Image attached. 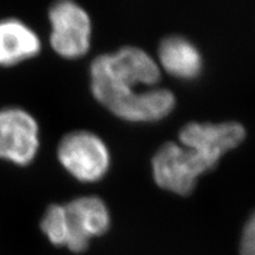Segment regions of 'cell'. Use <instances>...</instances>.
Here are the masks:
<instances>
[{
    "instance_id": "cell-6",
    "label": "cell",
    "mask_w": 255,
    "mask_h": 255,
    "mask_svg": "<svg viewBox=\"0 0 255 255\" xmlns=\"http://www.w3.org/2000/svg\"><path fill=\"white\" fill-rule=\"evenodd\" d=\"M69 218L70 235L66 250L81 254L91 240L103 237L111 227V213L105 201L95 194H82L64 202Z\"/></svg>"
},
{
    "instance_id": "cell-3",
    "label": "cell",
    "mask_w": 255,
    "mask_h": 255,
    "mask_svg": "<svg viewBox=\"0 0 255 255\" xmlns=\"http://www.w3.org/2000/svg\"><path fill=\"white\" fill-rule=\"evenodd\" d=\"M46 44L65 62H78L89 56L94 41L91 14L77 0H53L46 11Z\"/></svg>"
},
{
    "instance_id": "cell-1",
    "label": "cell",
    "mask_w": 255,
    "mask_h": 255,
    "mask_svg": "<svg viewBox=\"0 0 255 255\" xmlns=\"http://www.w3.org/2000/svg\"><path fill=\"white\" fill-rule=\"evenodd\" d=\"M159 79L158 64L136 46L97 55L88 68L91 97L116 119L129 123L157 122L174 110L173 92L151 89Z\"/></svg>"
},
{
    "instance_id": "cell-9",
    "label": "cell",
    "mask_w": 255,
    "mask_h": 255,
    "mask_svg": "<svg viewBox=\"0 0 255 255\" xmlns=\"http://www.w3.org/2000/svg\"><path fill=\"white\" fill-rule=\"evenodd\" d=\"M158 58L169 75L182 81L196 79L203 69L200 50L182 36L164 38L159 44Z\"/></svg>"
},
{
    "instance_id": "cell-4",
    "label": "cell",
    "mask_w": 255,
    "mask_h": 255,
    "mask_svg": "<svg viewBox=\"0 0 255 255\" xmlns=\"http://www.w3.org/2000/svg\"><path fill=\"white\" fill-rule=\"evenodd\" d=\"M43 148L38 117L19 104L0 107V162L25 169L36 163Z\"/></svg>"
},
{
    "instance_id": "cell-2",
    "label": "cell",
    "mask_w": 255,
    "mask_h": 255,
    "mask_svg": "<svg viewBox=\"0 0 255 255\" xmlns=\"http://www.w3.org/2000/svg\"><path fill=\"white\" fill-rule=\"evenodd\" d=\"M55 157L66 176L82 186L102 182L113 162L103 137L85 128L64 132L56 144Z\"/></svg>"
},
{
    "instance_id": "cell-10",
    "label": "cell",
    "mask_w": 255,
    "mask_h": 255,
    "mask_svg": "<svg viewBox=\"0 0 255 255\" xmlns=\"http://www.w3.org/2000/svg\"><path fill=\"white\" fill-rule=\"evenodd\" d=\"M43 235L52 246L66 248L70 235L69 218L64 202H53L44 209L39 221Z\"/></svg>"
},
{
    "instance_id": "cell-7",
    "label": "cell",
    "mask_w": 255,
    "mask_h": 255,
    "mask_svg": "<svg viewBox=\"0 0 255 255\" xmlns=\"http://www.w3.org/2000/svg\"><path fill=\"white\" fill-rule=\"evenodd\" d=\"M43 37L15 15L0 18V69H14L37 59L44 51Z\"/></svg>"
},
{
    "instance_id": "cell-5",
    "label": "cell",
    "mask_w": 255,
    "mask_h": 255,
    "mask_svg": "<svg viewBox=\"0 0 255 255\" xmlns=\"http://www.w3.org/2000/svg\"><path fill=\"white\" fill-rule=\"evenodd\" d=\"M218 163L199 148L168 142L152 157V175L162 189L189 195L201 175L214 169Z\"/></svg>"
},
{
    "instance_id": "cell-8",
    "label": "cell",
    "mask_w": 255,
    "mask_h": 255,
    "mask_svg": "<svg viewBox=\"0 0 255 255\" xmlns=\"http://www.w3.org/2000/svg\"><path fill=\"white\" fill-rule=\"evenodd\" d=\"M245 137L246 130L237 122L188 123L178 135L181 144L199 146L219 161L229 150L241 144Z\"/></svg>"
},
{
    "instance_id": "cell-11",
    "label": "cell",
    "mask_w": 255,
    "mask_h": 255,
    "mask_svg": "<svg viewBox=\"0 0 255 255\" xmlns=\"http://www.w3.org/2000/svg\"><path fill=\"white\" fill-rule=\"evenodd\" d=\"M239 251L240 255H255V212L245 223Z\"/></svg>"
}]
</instances>
